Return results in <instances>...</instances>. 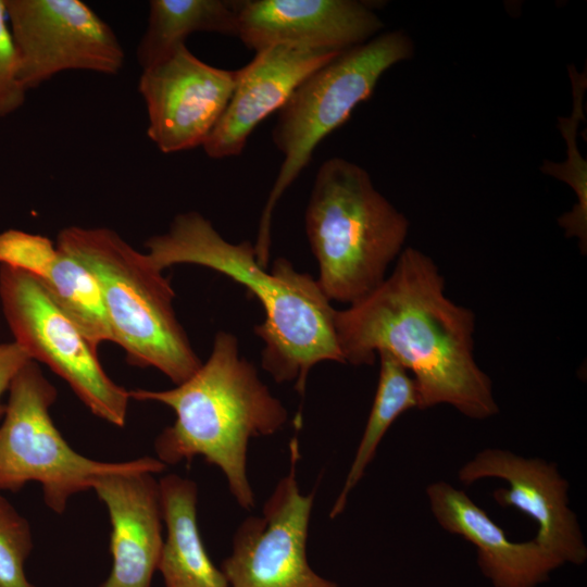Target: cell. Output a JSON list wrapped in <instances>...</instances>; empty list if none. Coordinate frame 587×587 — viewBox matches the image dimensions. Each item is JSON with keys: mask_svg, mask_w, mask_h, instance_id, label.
<instances>
[{"mask_svg": "<svg viewBox=\"0 0 587 587\" xmlns=\"http://www.w3.org/2000/svg\"><path fill=\"white\" fill-rule=\"evenodd\" d=\"M344 363L371 365L391 354L413 377L419 409L441 403L467 417L498 413L489 376L474 359V313L445 294V279L424 252L405 248L371 294L336 310Z\"/></svg>", "mask_w": 587, "mask_h": 587, "instance_id": "1", "label": "cell"}, {"mask_svg": "<svg viewBox=\"0 0 587 587\" xmlns=\"http://www.w3.org/2000/svg\"><path fill=\"white\" fill-rule=\"evenodd\" d=\"M146 255L159 271L176 264L214 270L245 286L265 313L254 327L263 340L262 367L277 383H291L304 395L312 367L323 361L344 363L330 300L317 280L277 258L271 272L249 240L232 243L199 212L177 214L168 229L147 239Z\"/></svg>", "mask_w": 587, "mask_h": 587, "instance_id": "2", "label": "cell"}, {"mask_svg": "<svg viewBox=\"0 0 587 587\" xmlns=\"http://www.w3.org/2000/svg\"><path fill=\"white\" fill-rule=\"evenodd\" d=\"M128 394L130 400L159 402L175 413L174 423L154 440L158 460L175 465L200 455L222 471L241 508L254 507L247 475L249 441L279 432L288 412L255 366L240 355L233 334L218 332L208 360L174 388Z\"/></svg>", "mask_w": 587, "mask_h": 587, "instance_id": "3", "label": "cell"}, {"mask_svg": "<svg viewBox=\"0 0 587 587\" xmlns=\"http://www.w3.org/2000/svg\"><path fill=\"white\" fill-rule=\"evenodd\" d=\"M304 222L322 291L348 305L383 283L410 226L363 167L338 157L319 167Z\"/></svg>", "mask_w": 587, "mask_h": 587, "instance_id": "4", "label": "cell"}, {"mask_svg": "<svg viewBox=\"0 0 587 587\" xmlns=\"http://www.w3.org/2000/svg\"><path fill=\"white\" fill-rule=\"evenodd\" d=\"M57 247L83 263L96 277L113 342L129 364L154 367L175 385L202 364L173 307L170 279L115 230L68 226Z\"/></svg>", "mask_w": 587, "mask_h": 587, "instance_id": "5", "label": "cell"}, {"mask_svg": "<svg viewBox=\"0 0 587 587\" xmlns=\"http://www.w3.org/2000/svg\"><path fill=\"white\" fill-rule=\"evenodd\" d=\"M413 52V42L402 30L377 35L341 51L312 72L279 109L272 139L283 162L263 209L254 243L262 266L268 264L272 215L282 195L305 168L320 142L371 97L383 74L410 59Z\"/></svg>", "mask_w": 587, "mask_h": 587, "instance_id": "6", "label": "cell"}, {"mask_svg": "<svg viewBox=\"0 0 587 587\" xmlns=\"http://www.w3.org/2000/svg\"><path fill=\"white\" fill-rule=\"evenodd\" d=\"M57 396L34 360L14 377L0 422V491H18L37 482L46 505L61 514L73 496L92 488L96 478L124 470L133 460L102 462L74 450L50 414Z\"/></svg>", "mask_w": 587, "mask_h": 587, "instance_id": "7", "label": "cell"}, {"mask_svg": "<svg viewBox=\"0 0 587 587\" xmlns=\"http://www.w3.org/2000/svg\"><path fill=\"white\" fill-rule=\"evenodd\" d=\"M0 301L9 327L32 360L65 380L97 417L123 427L130 397L102 367L98 349L32 275L0 267Z\"/></svg>", "mask_w": 587, "mask_h": 587, "instance_id": "8", "label": "cell"}, {"mask_svg": "<svg viewBox=\"0 0 587 587\" xmlns=\"http://www.w3.org/2000/svg\"><path fill=\"white\" fill-rule=\"evenodd\" d=\"M290 467L276 484L261 516H249L233 536L222 562L229 587H339L312 570L307 540L315 489L303 495L297 482L298 440L289 444Z\"/></svg>", "mask_w": 587, "mask_h": 587, "instance_id": "9", "label": "cell"}, {"mask_svg": "<svg viewBox=\"0 0 587 587\" xmlns=\"http://www.w3.org/2000/svg\"><path fill=\"white\" fill-rule=\"evenodd\" d=\"M27 90L64 71L116 75L125 53L113 29L79 0H5Z\"/></svg>", "mask_w": 587, "mask_h": 587, "instance_id": "10", "label": "cell"}, {"mask_svg": "<svg viewBox=\"0 0 587 587\" xmlns=\"http://www.w3.org/2000/svg\"><path fill=\"white\" fill-rule=\"evenodd\" d=\"M236 71L212 66L185 45L142 70L138 91L148 114L147 136L163 153L202 146L226 109Z\"/></svg>", "mask_w": 587, "mask_h": 587, "instance_id": "11", "label": "cell"}, {"mask_svg": "<svg viewBox=\"0 0 587 587\" xmlns=\"http://www.w3.org/2000/svg\"><path fill=\"white\" fill-rule=\"evenodd\" d=\"M157 458L133 460L124 470L99 476L92 490L105 505L112 567L100 587H151L163 546Z\"/></svg>", "mask_w": 587, "mask_h": 587, "instance_id": "12", "label": "cell"}, {"mask_svg": "<svg viewBox=\"0 0 587 587\" xmlns=\"http://www.w3.org/2000/svg\"><path fill=\"white\" fill-rule=\"evenodd\" d=\"M501 478L507 489L494 491L501 507H511L538 526L534 538L563 563L583 564L587 547L575 513L569 507V484L555 464L526 459L502 449L478 452L459 471V479L472 484L482 478Z\"/></svg>", "mask_w": 587, "mask_h": 587, "instance_id": "13", "label": "cell"}, {"mask_svg": "<svg viewBox=\"0 0 587 587\" xmlns=\"http://www.w3.org/2000/svg\"><path fill=\"white\" fill-rule=\"evenodd\" d=\"M237 37L258 52L274 45L345 51L384 27L371 4L357 0H235Z\"/></svg>", "mask_w": 587, "mask_h": 587, "instance_id": "14", "label": "cell"}, {"mask_svg": "<svg viewBox=\"0 0 587 587\" xmlns=\"http://www.w3.org/2000/svg\"><path fill=\"white\" fill-rule=\"evenodd\" d=\"M341 51L274 45L255 52L236 70L229 102L202 145L211 159L239 155L257 126L287 102L295 89L312 72Z\"/></svg>", "mask_w": 587, "mask_h": 587, "instance_id": "15", "label": "cell"}, {"mask_svg": "<svg viewBox=\"0 0 587 587\" xmlns=\"http://www.w3.org/2000/svg\"><path fill=\"white\" fill-rule=\"evenodd\" d=\"M426 494L440 526L475 546L478 566L495 587H536L562 565L535 539L510 540L463 490L437 482L426 488Z\"/></svg>", "mask_w": 587, "mask_h": 587, "instance_id": "16", "label": "cell"}, {"mask_svg": "<svg viewBox=\"0 0 587 587\" xmlns=\"http://www.w3.org/2000/svg\"><path fill=\"white\" fill-rule=\"evenodd\" d=\"M160 503L166 536L158 565L165 587H229L209 557L198 519V486L186 477L168 474L159 479Z\"/></svg>", "mask_w": 587, "mask_h": 587, "instance_id": "17", "label": "cell"}, {"mask_svg": "<svg viewBox=\"0 0 587 587\" xmlns=\"http://www.w3.org/2000/svg\"><path fill=\"white\" fill-rule=\"evenodd\" d=\"M237 36L235 0H152L148 24L137 46L142 70L171 55L193 33Z\"/></svg>", "mask_w": 587, "mask_h": 587, "instance_id": "18", "label": "cell"}, {"mask_svg": "<svg viewBox=\"0 0 587 587\" xmlns=\"http://www.w3.org/2000/svg\"><path fill=\"white\" fill-rule=\"evenodd\" d=\"M377 355L379 376L374 401L344 486L329 512L330 519L345 510L351 490L363 477L392 423L405 411L419 409V395L412 375L391 354L379 352Z\"/></svg>", "mask_w": 587, "mask_h": 587, "instance_id": "19", "label": "cell"}, {"mask_svg": "<svg viewBox=\"0 0 587 587\" xmlns=\"http://www.w3.org/2000/svg\"><path fill=\"white\" fill-rule=\"evenodd\" d=\"M33 277L95 348L113 341L100 286L83 263L58 248L55 257Z\"/></svg>", "mask_w": 587, "mask_h": 587, "instance_id": "20", "label": "cell"}, {"mask_svg": "<svg viewBox=\"0 0 587 587\" xmlns=\"http://www.w3.org/2000/svg\"><path fill=\"white\" fill-rule=\"evenodd\" d=\"M33 547L29 522L0 495V587H36L25 573Z\"/></svg>", "mask_w": 587, "mask_h": 587, "instance_id": "21", "label": "cell"}, {"mask_svg": "<svg viewBox=\"0 0 587 587\" xmlns=\"http://www.w3.org/2000/svg\"><path fill=\"white\" fill-rule=\"evenodd\" d=\"M57 252V245L46 236L14 228L0 233V264L32 276H36Z\"/></svg>", "mask_w": 587, "mask_h": 587, "instance_id": "22", "label": "cell"}, {"mask_svg": "<svg viewBox=\"0 0 587 587\" xmlns=\"http://www.w3.org/2000/svg\"><path fill=\"white\" fill-rule=\"evenodd\" d=\"M27 91L20 75L18 58L9 26L5 0H0V118L20 110Z\"/></svg>", "mask_w": 587, "mask_h": 587, "instance_id": "23", "label": "cell"}, {"mask_svg": "<svg viewBox=\"0 0 587 587\" xmlns=\"http://www.w3.org/2000/svg\"><path fill=\"white\" fill-rule=\"evenodd\" d=\"M30 360L27 352L15 341H0V422L5 412V403L2 402V398L5 392H9L14 377Z\"/></svg>", "mask_w": 587, "mask_h": 587, "instance_id": "24", "label": "cell"}]
</instances>
